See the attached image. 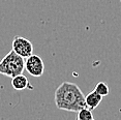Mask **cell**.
<instances>
[{
  "instance_id": "cell-8",
  "label": "cell",
  "mask_w": 121,
  "mask_h": 120,
  "mask_svg": "<svg viewBox=\"0 0 121 120\" xmlns=\"http://www.w3.org/2000/svg\"><path fill=\"white\" fill-rule=\"evenodd\" d=\"M94 91H96L98 94L104 97V96H106V95L109 94L110 89H109L108 85H107L104 82H99V83H97V85L95 86Z\"/></svg>"
},
{
  "instance_id": "cell-6",
  "label": "cell",
  "mask_w": 121,
  "mask_h": 120,
  "mask_svg": "<svg viewBox=\"0 0 121 120\" xmlns=\"http://www.w3.org/2000/svg\"><path fill=\"white\" fill-rule=\"evenodd\" d=\"M29 81L25 76L22 73V75H19L17 77H13L12 80V86L13 89L16 90H24L27 88L32 89V87L29 86Z\"/></svg>"
},
{
  "instance_id": "cell-1",
  "label": "cell",
  "mask_w": 121,
  "mask_h": 120,
  "mask_svg": "<svg viewBox=\"0 0 121 120\" xmlns=\"http://www.w3.org/2000/svg\"><path fill=\"white\" fill-rule=\"evenodd\" d=\"M55 103L59 110L79 112L87 108L85 96L80 87L71 82H63L55 91Z\"/></svg>"
},
{
  "instance_id": "cell-9",
  "label": "cell",
  "mask_w": 121,
  "mask_h": 120,
  "mask_svg": "<svg viewBox=\"0 0 121 120\" xmlns=\"http://www.w3.org/2000/svg\"><path fill=\"white\" fill-rule=\"evenodd\" d=\"M78 120H79V119H78Z\"/></svg>"
},
{
  "instance_id": "cell-3",
  "label": "cell",
  "mask_w": 121,
  "mask_h": 120,
  "mask_svg": "<svg viewBox=\"0 0 121 120\" xmlns=\"http://www.w3.org/2000/svg\"><path fill=\"white\" fill-rule=\"evenodd\" d=\"M13 51L22 58L26 59L33 54V46L29 39L22 36H15L13 40Z\"/></svg>"
},
{
  "instance_id": "cell-4",
  "label": "cell",
  "mask_w": 121,
  "mask_h": 120,
  "mask_svg": "<svg viewBox=\"0 0 121 120\" xmlns=\"http://www.w3.org/2000/svg\"><path fill=\"white\" fill-rule=\"evenodd\" d=\"M25 69L33 77H40L45 72V64L39 56L32 54L25 60Z\"/></svg>"
},
{
  "instance_id": "cell-7",
  "label": "cell",
  "mask_w": 121,
  "mask_h": 120,
  "mask_svg": "<svg viewBox=\"0 0 121 120\" xmlns=\"http://www.w3.org/2000/svg\"><path fill=\"white\" fill-rule=\"evenodd\" d=\"M78 119L79 120H95L91 110H89L88 108H84L81 111L78 112Z\"/></svg>"
},
{
  "instance_id": "cell-5",
  "label": "cell",
  "mask_w": 121,
  "mask_h": 120,
  "mask_svg": "<svg viewBox=\"0 0 121 120\" xmlns=\"http://www.w3.org/2000/svg\"><path fill=\"white\" fill-rule=\"evenodd\" d=\"M103 100V96L99 95L96 91H91L90 93H88L87 96H85V103H86V107L89 110H94L95 108H97L99 106V103Z\"/></svg>"
},
{
  "instance_id": "cell-2",
  "label": "cell",
  "mask_w": 121,
  "mask_h": 120,
  "mask_svg": "<svg viewBox=\"0 0 121 120\" xmlns=\"http://www.w3.org/2000/svg\"><path fill=\"white\" fill-rule=\"evenodd\" d=\"M25 69V59L16 54L13 50L0 61V73L13 78L22 75Z\"/></svg>"
}]
</instances>
